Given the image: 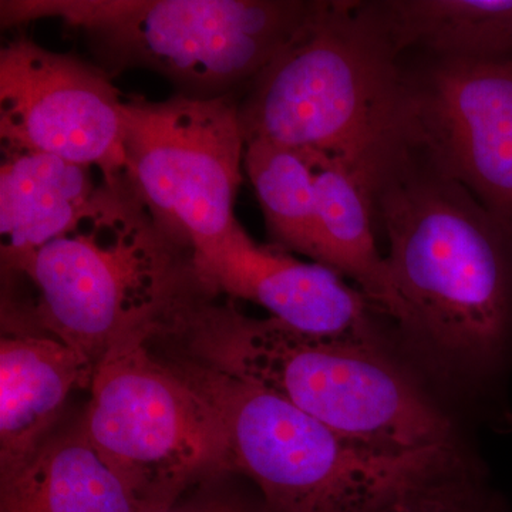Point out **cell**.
<instances>
[{"label": "cell", "mask_w": 512, "mask_h": 512, "mask_svg": "<svg viewBox=\"0 0 512 512\" xmlns=\"http://www.w3.org/2000/svg\"><path fill=\"white\" fill-rule=\"evenodd\" d=\"M399 328L451 372L501 399L512 375V237L414 150L370 184Z\"/></svg>", "instance_id": "1"}, {"label": "cell", "mask_w": 512, "mask_h": 512, "mask_svg": "<svg viewBox=\"0 0 512 512\" xmlns=\"http://www.w3.org/2000/svg\"><path fill=\"white\" fill-rule=\"evenodd\" d=\"M359 2H320L238 97L245 144L345 161L372 184L417 148L412 76Z\"/></svg>", "instance_id": "2"}, {"label": "cell", "mask_w": 512, "mask_h": 512, "mask_svg": "<svg viewBox=\"0 0 512 512\" xmlns=\"http://www.w3.org/2000/svg\"><path fill=\"white\" fill-rule=\"evenodd\" d=\"M197 362L282 397L336 433L387 454L454 447L450 420L389 356L383 340L308 335L215 305L175 318Z\"/></svg>", "instance_id": "3"}, {"label": "cell", "mask_w": 512, "mask_h": 512, "mask_svg": "<svg viewBox=\"0 0 512 512\" xmlns=\"http://www.w3.org/2000/svg\"><path fill=\"white\" fill-rule=\"evenodd\" d=\"M12 271L35 285V318L92 360L136 333L163 335L208 289L194 248L138 197L126 174L101 181L72 227Z\"/></svg>", "instance_id": "4"}, {"label": "cell", "mask_w": 512, "mask_h": 512, "mask_svg": "<svg viewBox=\"0 0 512 512\" xmlns=\"http://www.w3.org/2000/svg\"><path fill=\"white\" fill-rule=\"evenodd\" d=\"M302 0H2V28L59 19L82 30L111 79L160 74L191 99L239 97L308 25Z\"/></svg>", "instance_id": "5"}, {"label": "cell", "mask_w": 512, "mask_h": 512, "mask_svg": "<svg viewBox=\"0 0 512 512\" xmlns=\"http://www.w3.org/2000/svg\"><path fill=\"white\" fill-rule=\"evenodd\" d=\"M173 366L217 412L227 471L254 481L269 512H373L458 453H382L255 384L197 360Z\"/></svg>", "instance_id": "6"}, {"label": "cell", "mask_w": 512, "mask_h": 512, "mask_svg": "<svg viewBox=\"0 0 512 512\" xmlns=\"http://www.w3.org/2000/svg\"><path fill=\"white\" fill-rule=\"evenodd\" d=\"M151 338L136 333L104 353L80 423L143 511L173 504L191 484L227 471L217 412L173 365L151 356Z\"/></svg>", "instance_id": "7"}, {"label": "cell", "mask_w": 512, "mask_h": 512, "mask_svg": "<svg viewBox=\"0 0 512 512\" xmlns=\"http://www.w3.org/2000/svg\"><path fill=\"white\" fill-rule=\"evenodd\" d=\"M124 174L138 197L198 249L239 224L245 140L238 97H124Z\"/></svg>", "instance_id": "8"}, {"label": "cell", "mask_w": 512, "mask_h": 512, "mask_svg": "<svg viewBox=\"0 0 512 512\" xmlns=\"http://www.w3.org/2000/svg\"><path fill=\"white\" fill-rule=\"evenodd\" d=\"M124 97L99 64L82 57L28 37L0 50L2 148L97 168L111 183L124 174Z\"/></svg>", "instance_id": "9"}, {"label": "cell", "mask_w": 512, "mask_h": 512, "mask_svg": "<svg viewBox=\"0 0 512 512\" xmlns=\"http://www.w3.org/2000/svg\"><path fill=\"white\" fill-rule=\"evenodd\" d=\"M412 83L417 150L512 237V60H437Z\"/></svg>", "instance_id": "10"}, {"label": "cell", "mask_w": 512, "mask_h": 512, "mask_svg": "<svg viewBox=\"0 0 512 512\" xmlns=\"http://www.w3.org/2000/svg\"><path fill=\"white\" fill-rule=\"evenodd\" d=\"M205 288L261 306L269 318L308 335L383 340L377 312L359 289L318 262H302L274 245H258L238 224L194 251Z\"/></svg>", "instance_id": "11"}, {"label": "cell", "mask_w": 512, "mask_h": 512, "mask_svg": "<svg viewBox=\"0 0 512 512\" xmlns=\"http://www.w3.org/2000/svg\"><path fill=\"white\" fill-rule=\"evenodd\" d=\"M49 333V332H47ZM94 363L52 333L8 329L0 339V477L18 470L52 436L74 389L90 387Z\"/></svg>", "instance_id": "12"}, {"label": "cell", "mask_w": 512, "mask_h": 512, "mask_svg": "<svg viewBox=\"0 0 512 512\" xmlns=\"http://www.w3.org/2000/svg\"><path fill=\"white\" fill-rule=\"evenodd\" d=\"M92 171L52 154L2 148L3 268L12 269L72 227L99 188Z\"/></svg>", "instance_id": "13"}, {"label": "cell", "mask_w": 512, "mask_h": 512, "mask_svg": "<svg viewBox=\"0 0 512 512\" xmlns=\"http://www.w3.org/2000/svg\"><path fill=\"white\" fill-rule=\"evenodd\" d=\"M305 156L315 173L319 264L353 279L377 312L400 326L403 305L386 258L377 248L369 181L338 158Z\"/></svg>", "instance_id": "14"}, {"label": "cell", "mask_w": 512, "mask_h": 512, "mask_svg": "<svg viewBox=\"0 0 512 512\" xmlns=\"http://www.w3.org/2000/svg\"><path fill=\"white\" fill-rule=\"evenodd\" d=\"M396 55L429 50L437 60H512V0L359 2Z\"/></svg>", "instance_id": "15"}, {"label": "cell", "mask_w": 512, "mask_h": 512, "mask_svg": "<svg viewBox=\"0 0 512 512\" xmlns=\"http://www.w3.org/2000/svg\"><path fill=\"white\" fill-rule=\"evenodd\" d=\"M0 512H143V505L79 426L50 436L28 463L0 477Z\"/></svg>", "instance_id": "16"}, {"label": "cell", "mask_w": 512, "mask_h": 512, "mask_svg": "<svg viewBox=\"0 0 512 512\" xmlns=\"http://www.w3.org/2000/svg\"><path fill=\"white\" fill-rule=\"evenodd\" d=\"M244 170L259 202L274 247L320 256L315 173L301 151L256 140L245 144Z\"/></svg>", "instance_id": "17"}, {"label": "cell", "mask_w": 512, "mask_h": 512, "mask_svg": "<svg viewBox=\"0 0 512 512\" xmlns=\"http://www.w3.org/2000/svg\"><path fill=\"white\" fill-rule=\"evenodd\" d=\"M373 512H510L476 468L457 454Z\"/></svg>", "instance_id": "18"}, {"label": "cell", "mask_w": 512, "mask_h": 512, "mask_svg": "<svg viewBox=\"0 0 512 512\" xmlns=\"http://www.w3.org/2000/svg\"><path fill=\"white\" fill-rule=\"evenodd\" d=\"M143 512H269L262 501L261 504L252 505L242 500L232 498H207V500H194L190 503H175L161 505V507L148 508Z\"/></svg>", "instance_id": "19"}]
</instances>
